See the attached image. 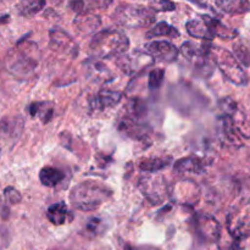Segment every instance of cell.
Instances as JSON below:
<instances>
[{
	"instance_id": "obj_24",
	"label": "cell",
	"mask_w": 250,
	"mask_h": 250,
	"mask_svg": "<svg viewBox=\"0 0 250 250\" xmlns=\"http://www.w3.org/2000/svg\"><path fill=\"white\" fill-rule=\"evenodd\" d=\"M146 116V105L143 100L134 98L129 100L126 106V116L127 119L133 120V121L139 122L143 117Z\"/></svg>"
},
{
	"instance_id": "obj_6",
	"label": "cell",
	"mask_w": 250,
	"mask_h": 250,
	"mask_svg": "<svg viewBox=\"0 0 250 250\" xmlns=\"http://www.w3.org/2000/svg\"><path fill=\"white\" fill-rule=\"evenodd\" d=\"M138 188L149 203L159 205L168 197V187L163 176L149 172L139 178Z\"/></svg>"
},
{
	"instance_id": "obj_28",
	"label": "cell",
	"mask_w": 250,
	"mask_h": 250,
	"mask_svg": "<svg viewBox=\"0 0 250 250\" xmlns=\"http://www.w3.org/2000/svg\"><path fill=\"white\" fill-rule=\"evenodd\" d=\"M164 76H165V71L163 68H154L150 71L148 77V84L150 89H159L164 82Z\"/></svg>"
},
{
	"instance_id": "obj_29",
	"label": "cell",
	"mask_w": 250,
	"mask_h": 250,
	"mask_svg": "<svg viewBox=\"0 0 250 250\" xmlns=\"http://www.w3.org/2000/svg\"><path fill=\"white\" fill-rule=\"evenodd\" d=\"M112 4V0H87L84 1V11H92L94 9H106Z\"/></svg>"
},
{
	"instance_id": "obj_16",
	"label": "cell",
	"mask_w": 250,
	"mask_h": 250,
	"mask_svg": "<svg viewBox=\"0 0 250 250\" xmlns=\"http://www.w3.org/2000/svg\"><path fill=\"white\" fill-rule=\"evenodd\" d=\"M85 67H87V75L95 82L107 83L114 80V73L102 61L90 60L85 63Z\"/></svg>"
},
{
	"instance_id": "obj_19",
	"label": "cell",
	"mask_w": 250,
	"mask_h": 250,
	"mask_svg": "<svg viewBox=\"0 0 250 250\" xmlns=\"http://www.w3.org/2000/svg\"><path fill=\"white\" fill-rule=\"evenodd\" d=\"M173 194L178 200L187 204V202H195L199 198V188L194 182H181L173 189Z\"/></svg>"
},
{
	"instance_id": "obj_27",
	"label": "cell",
	"mask_w": 250,
	"mask_h": 250,
	"mask_svg": "<svg viewBox=\"0 0 250 250\" xmlns=\"http://www.w3.org/2000/svg\"><path fill=\"white\" fill-rule=\"evenodd\" d=\"M234 54L237 60L239 62L243 63L244 66H250V50L247 45H244L243 43H237L234 44Z\"/></svg>"
},
{
	"instance_id": "obj_21",
	"label": "cell",
	"mask_w": 250,
	"mask_h": 250,
	"mask_svg": "<svg viewBox=\"0 0 250 250\" xmlns=\"http://www.w3.org/2000/svg\"><path fill=\"white\" fill-rule=\"evenodd\" d=\"M171 156H161V158H148L139 161L138 166L144 172H158L164 170L172 164Z\"/></svg>"
},
{
	"instance_id": "obj_18",
	"label": "cell",
	"mask_w": 250,
	"mask_h": 250,
	"mask_svg": "<svg viewBox=\"0 0 250 250\" xmlns=\"http://www.w3.org/2000/svg\"><path fill=\"white\" fill-rule=\"evenodd\" d=\"M216 6L227 15H243L250 11L249 0H216Z\"/></svg>"
},
{
	"instance_id": "obj_32",
	"label": "cell",
	"mask_w": 250,
	"mask_h": 250,
	"mask_svg": "<svg viewBox=\"0 0 250 250\" xmlns=\"http://www.w3.org/2000/svg\"><path fill=\"white\" fill-rule=\"evenodd\" d=\"M158 9L160 11H173L176 9V4L171 0H160Z\"/></svg>"
},
{
	"instance_id": "obj_4",
	"label": "cell",
	"mask_w": 250,
	"mask_h": 250,
	"mask_svg": "<svg viewBox=\"0 0 250 250\" xmlns=\"http://www.w3.org/2000/svg\"><path fill=\"white\" fill-rule=\"evenodd\" d=\"M209 56L212 59L215 65L217 66L224 77L231 83L237 85H246L248 83L246 71L242 67L241 62L237 60L236 56L227 49L210 44Z\"/></svg>"
},
{
	"instance_id": "obj_5",
	"label": "cell",
	"mask_w": 250,
	"mask_h": 250,
	"mask_svg": "<svg viewBox=\"0 0 250 250\" xmlns=\"http://www.w3.org/2000/svg\"><path fill=\"white\" fill-rule=\"evenodd\" d=\"M155 10L142 5L121 4L112 14L115 23L126 28L149 27L155 22Z\"/></svg>"
},
{
	"instance_id": "obj_15",
	"label": "cell",
	"mask_w": 250,
	"mask_h": 250,
	"mask_svg": "<svg viewBox=\"0 0 250 250\" xmlns=\"http://www.w3.org/2000/svg\"><path fill=\"white\" fill-rule=\"evenodd\" d=\"M46 217L55 226H62V225L68 224L73 220V215L71 214L67 205L63 202L50 205L49 209L46 210Z\"/></svg>"
},
{
	"instance_id": "obj_31",
	"label": "cell",
	"mask_w": 250,
	"mask_h": 250,
	"mask_svg": "<svg viewBox=\"0 0 250 250\" xmlns=\"http://www.w3.org/2000/svg\"><path fill=\"white\" fill-rule=\"evenodd\" d=\"M219 250H242L241 246H239V241L234 239L232 237V242H227V243L220 244Z\"/></svg>"
},
{
	"instance_id": "obj_20",
	"label": "cell",
	"mask_w": 250,
	"mask_h": 250,
	"mask_svg": "<svg viewBox=\"0 0 250 250\" xmlns=\"http://www.w3.org/2000/svg\"><path fill=\"white\" fill-rule=\"evenodd\" d=\"M31 117H39L43 124H49L54 116V104L51 102H34L28 106Z\"/></svg>"
},
{
	"instance_id": "obj_1",
	"label": "cell",
	"mask_w": 250,
	"mask_h": 250,
	"mask_svg": "<svg viewBox=\"0 0 250 250\" xmlns=\"http://www.w3.org/2000/svg\"><path fill=\"white\" fill-rule=\"evenodd\" d=\"M26 38H22L17 43L16 48L12 49L6 55V68L12 75L19 77H26L32 75L38 67L41 60V50L38 44L34 42H24Z\"/></svg>"
},
{
	"instance_id": "obj_34",
	"label": "cell",
	"mask_w": 250,
	"mask_h": 250,
	"mask_svg": "<svg viewBox=\"0 0 250 250\" xmlns=\"http://www.w3.org/2000/svg\"><path fill=\"white\" fill-rule=\"evenodd\" d=\"M9 15H5V16H2L1 19H0V23H5L6 21H9Z\"/></svg>"
},
{
	"instance_id": "obj_2",
	"label": "cell",
	"mask_w": 250,
	"mask_h": 250,
	"mask_svg": "<svg viewBox=\"0 0 250 250\" xmlns=\"http://www.w3.org/2000/svg\"><path fill=\"white\" fill-rule=\"evenodd\" d=\"M112 190L102 183L85 181L76 185L70 192V202L73 208L82 211H93L102 207L109 198Z\"/></svg>"
},
{
	"instance_id": "obj_26",
	"label": "cell",
	"mask_w": 250,
	"mask_h": 250,
	"mask_svg": "<svg viewBox=\"0 0 250 250\" xmlns=\"http://www.w3.org/2000/svg\"><path fill=\"white\" fill-rule=\"evenodd\" d=\"M104 221L98 217H93L85 225V233L90 234V236H99V234L104 233Z\"/></svg>"
},
{
	"instance_id": "obj_17",
	"label": "cell",
	"mask_w": 250,
	"mask_h": 250,
	"mask_svg": "<svg viewBox=\"0 0 250 250\" xmlns=\"http://www.w3.org/2000/svg\"><path fill=\"white\" fill-rule=\"evenodd\" d=\"M24 121L21 116L5 117L0 121V136L6 138H17L23 129Z\"/></svg>"
},
{
	"instance_id": "obj_25",
	"label": "cell",
	"mask_w": 250,
	"mask_h": 250,
	"mask_svg": "<svg viewBox=\"0 0 250 250\" xmlns=\"http://www.w3.org/2000/svg\"><path fill=\"white\" fill-rule=\"evenodd\" d=\"M161 36L170 37V38H177V37H180V32L177 31V28H175L173 26L168 24L167 22L163 21L156 23L154 27H151L150 31L146 33V37H148V38Z\"/></svg>"
},
{
	"instance_id": "obj_33",
	"label": "cell",
	"mask_w": 250,
	"mask_h": 250,
	"mask_svg": "<svg viewBox=\"0 0 250 250\" xmlns=\"http://www.w3.org/2000/svg\"><path fill=\"white\" fill-rule=\"evenodd\" d=\"M125 250H160L156 247H151V246H139V247H132L126 244L125 247Z\"/></svg>"
},
{
	"instance_id": "obj_14",
	"label": "cell",
	"mask_w": 250,
	"mask_h": 250,
	"mask_svg": "<svg viewBox=\"0 0 250 250\" xmlns=\"http://www.w3.org/2000/svg\"><path fill=\"white\" fill-rule=\"evenodd\" d=\"M73 23L78 31L84 34H89L99 28L100 24H102V20L98 15L93 14V12L82 11L77 14Z\"/></svg>"
},
{
	"instance_id": "obj_13",
	"label": "cell",
	"mask_w": 250,
	"mask_h": 250,
	"mask_svg": "<svg viewBox=\"0 0 250 250\" xmlns=\"http://www.w3.org/2000/svg\"><path fill=\"white\" fill-rule=\"evenodd\" d=\"M119 128L120 131L124 132V133L126 134L127 137H129V138L142 142V143L146 144V146H150V138H149L148 133H146V129L143 128L141 122H137L133 121V120L127 119V117H124L122 121L120 122Z\"/></svg>"
},
{
	"instance_id": "obj_23",
	"label": "cell",
	"mask_w": 250,
	"mask_h": 250,
	"mask_svg": "<svg viewBox=\"0 0 250 250\" xmlns=\"http://www.w3.org/2000/svg\"><path fill=\"white\" fill-rule=\"evenodd\" d=\"M44 6H45V0H20L16 9L21 16L32 17L41 12Z\"/></svg>"
},
{
	"instance_id": "obj_12",
	"label": "cell",
	"mask_w": 250,
	"mask_h": 250,
	"mask_svg": "<svg viewBox=\"0 0 250 250\" xmlns=\"http://www.w3.org/2000/svg\"><path fill=\"white\" fill-rule=\"evenodd\" d=\"M229 234L237 241L250 237V211L237 216H229L227 222Z\"/></svg>"
},
{
	"instance_id": "obj_10",
	"label": "cell",
	"mask_w": 250,
	"mask_h": 250,
	"mask_svg": "<svg viewBox=\"0 0 250 250\" xmlns=\"http://www.w3.org/2000/svg\"><path fill=\"white\" fill-rule=\"evenodd\" d=\"M122 99V92L111 89H103L89 99V109L92 112H102L114 107Z\"/></svg>"
},
{
	"instance_id": "obj_7",
	"label": "cell",
	"mask_w": 250,
	"mask_h": 250,
	"mask_svg": "<svg viewBox=\"0 0 250 250\" xmlns=\"http://www.w3.org/2000/svg\"><path fill=\"white\" fill-rule=\"evenodd\" d=\"M193 227L203 242L217 243L221 239V225L211 215L198 214L193 220Z\"/></svg>"
},
{
	"instance_id": "obj_8",
	"label": "cell",
	"mask_w": 250,
	"mask_h": 250,
	"mask_svg": "<svg viewBox=\"0 0 250 250\" xmlns=\"http://www.w3.org/2000/svg\"><path fill=\"white\" fill-rule=\"evenodd\" d=\"M49 45L54 53L67 58H77L80 53V48L75 39L60 28L49 31Z\"/></svg>"
},
{
	"instance_id": "obj_9",
	"label": "cell",
	"mask_w": 250,
	"mask_h": 250,
	"mask_svg": "<svg viewBox=\"0 0 250 250\" xmlns=\"http://www.w3.org/2000/svg\"><path fill=\"white\" fill-rule=\"evenodd\" d=\"M144 51L151 58L163 62H173L177 60L180 50L177 46L166 41H154L144 45Z\"/></svg>"
},
{
	"instance_id": "obj_22",
	"label": "cell",
	"mask_w": 250,
	"mask_h": 250,
	"mask_svg": "<svg viewBox=\"0 0 250 250\" xmlns=\"http://www.w3.org/2000/svg\"><path fill=\"white\" fill-rule=\"evenodd\" d=\"M63 178H65V175L62 171L53 167V166H45L39 172V180H41L42 185L45 187H56Z\"/></svg>"
},
{
	"instance_id": "obj_3",
	"label": "cell",
	"mask_w": 250,
	"mask_h": 250,
	"mask_svg": "<svg viewBox=\"0 0 250 250\" xmlns=\"http://www.w3.org/2000/svg\"><path fill=\"white\" fill-rule=\"evenodd\" d=\"M129 41L119 29H103L93 36L89 50L94 58L109 59L121 56L128 50Z\"/></svg>"
},
{
	"instance_id": "obj_11",
	"label": "cell",
	"mask_w": 250,
	"mask_h": 250,
	"mask_svg": "<svg viewBox=\"0 0 250 250\" xmlns=\"http://www.w3.org/2000/svg\"><path fill=\"white\" fill-rule=\"evenodd\" d=\"M210 160L204 158H199L197 155H189L186 158L180 159L173 165V171L176 173H194V175H200L204 172L207 166L209 165Z\"/></svg>"
},
{
	"instance_id": "obj_30",
	"label": "cell",
	"mask_w": 250,
	"mask_h": 250,
	"mask_svg": "<svg viewBox=\"0 0 250 250\" xmlns=\"http://www.w3.org/2000/svg\"><path fill=\"white\" fill-rule=\"evenodd\" d=\"M4 195H5V199H6L10 204H19V203H21L22 200L21 193L14 187L5 188Z\"/></svg>"
}]
</instances>
